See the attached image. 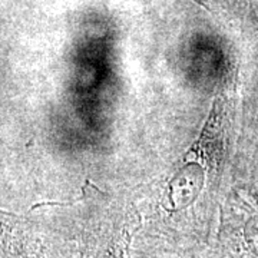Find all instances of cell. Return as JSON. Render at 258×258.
<instances>
[{
    "label": "cell",
    "instance_id": "cell-1",
    "mask_svg": "<svg viewBox=\"0 0 258 258\" xmlns=\"http://www.w3.org/2000/svg\"><path fill=\"white\" fill-rule=\"evenodd\" d=\"M74 225L71 258H132V242L142 224L132 207L109 204L91 211Z\"/></svg>",
    "mask_w": 258,
    "mask_h": 258
},
{
    "label": "cell",
    "instance_id": "cell-2",
    "mask_svg": "<svg viewBox=\"0 0 258 258\" xmlns=\"http://www.w3.org/2000/svg\"><path fill=\"white\" fill-rule=\"evenodd\" d=\"M221 258H258V220H231L225 224Z\"/></svg>",
    "mask_w": 258,
    "mask_h": 258
},
{
    "label": "cell",
    "instance_id": "cell-3",
    "mask_svg": "<svg viewBox=\"0 0 258 258\" xmlns=\"http://www.w3.org/2000/svg\"><path fill=\"white\" fill-rule=\"evenodd\" d=\"M142 258H165V257H155V255H145ZM176 258H197V257H189V255H182V257H176Z\"/></svg>",
    "mask_w": 258,
    "mask_h": 258
}]
</instances>
